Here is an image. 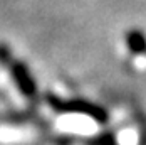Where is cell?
Here are the masks:
<instances>
[{
	"instance_id": "cell-1",
	"label": "cell",
	"mask_w": 146,
	"mask_h": 145,
	"mask_svg": "<svg viewBox=\"0 0 146 145\" xmlns=\"http://www.w3.org/2000/svg\"><path fill=\"white\" fill-rule=\"evenodd\" d=\"M128 44H129V47H131L134 52H143V51H146V39L143 37V34L138 32V30H134V32H131L128 36Z\"/></svg>"
}]
</instances>
